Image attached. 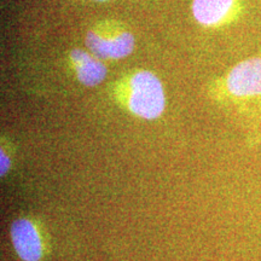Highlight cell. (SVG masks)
<instances>
[{
    "instance_id": "1",
    "label": "cell",
    "mask_w": 261,
    "mask_h": 261,
    "mask_svg": "<svg viewBox=\"0 0 261 261\" xmlns=\"http://www.w3.org/2000/svg\"><path fill=\"white\" fill-rule=\"evenodd\" d=\"M128 107L135 115L146 120H154L161 115L165 109V92L155 74L143 70L133 75Z\"/></svg>"
},
{
    "instance_id": "2",
    "label": "cell",
    "mask_w": 261,
    "mask_h": 261,
    "mask_svg": "<svg viewBox=\"0 0 261 261\" xmlns=\"http://www.w3.org/2000/svg\"><path fill=\"white\" fill-rule=\"evenodd\" d=\"M86 45L99 58L120 60L128 56L135 47V38L128 32L99 33L90 31L86 35Z\"/></svg>"
},
{
    "instance_id": "3",
    "label": "cell",
    "mask_w": 261,
    "mask_h": 261,
    "mask_svg": "<svg viewBox=\"0 0 261 261\" xmlns=\"http://www.w3.org/2000/svg\"><path fill=\"white\" fill-rule=\"evenodd\" d=\"M227 89L237 97L261 94V58H250L238 63L227 76Z\"/></svg>"
},
{
    "instance_id": "4",
    "label": "cell",
    "mask_w": 261,
    "mask_h": 261,
    "mask_svg": "<svg viewBox=\"0 0 261 261\" xmlns=\"http://www.w3.org/2000/svg\"><path fill=\"white\" fill-rule=\"evenodd\" d=\"M11 241L17 255L23 261H39L44 254L41 236L31 220H15L11 225Z\"/></svg>"
},
{
    "instance_id": "5",
    "label": "cell",
    "mask_w": 261,
    "mask_h": 261,
    "mask_svg": "<svg viewBox=\"0 0 261 261\" xmlns=\"http://www.w3.org/2000/svg\"><path fill=\"white\" fill-rule=\"evenodd\" d=\"M71 62L76 70L77 79L85 86H97L104 80L107 69L102 62L91 56L80 48H75L70 52Z\"/></svg>"
},
{
    "instance_id": "6",
    "label": "cell",
    "mask_w": 261,
    "mask_h": 261,
    "mask_svg": "<svg viewBox=\"0 0 261 261\" xmlns=\"http://www.w3.org/2000/svg\"><path fill=\"white\" fill-rule=\"evenodd\" d=\"M233 3L234 0H194L192 12L200 23L214 25L230 14Z\"/></svg>"
},
{
    "instance_id": "7",
    "label": "cell",
    "mask_w": 261,
    "mask_h": 261,
    "mask_svg": "<svg viewBox=\"0 0 261 261\" xmlns=\"http://www.w3.org/2000/svg\"><path fill=\"white\" fill-rule=\"evenodd\" d=\"M10 166H11V163H10V159L8 158V155H6L2 150V152H0V173H2V175H5L6 173H8Z\"/></svg>"
},
{
    "instance_id": "8",
    "label": "cell",
    "mask_w": 261,
    "mask_h": 261,
    "mask_svg": "<svg viewBox=\"0 0 261 261\" xmlns=\"http://www.w3.org/2000/svg\"><path fill=\"white\" fill-rule=\"evenodd\" d=\"M96 2H107V0H96Z\"/></svg>"
}]
</instances>
